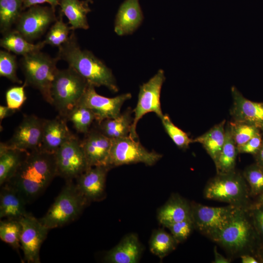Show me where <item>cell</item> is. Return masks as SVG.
Here are the masks:
<instances>
[{"label":"cell","mask_w":263,"mask_h":263,"mask_svg":"<svg viewBox=\"0 0 263 263\" xmlns=\"http://www.w3.org/2000/svg\"><path fill=\"white\" fill-rule=\"evenodd\" d=\"M23 11V0H0V31L2 34L11 30Z\"/></svg>","instance_id":"f546056e"},{"label":"cell","mask_w":263,"mask_h":263,"mask_svg":"<svg viewBox=\"0 0 263 263\" xmlns=\"http://www.w3.org/2000/svg\"><path fill=\"white\" fill-rule=\"evenodd\" d=\"M256 257L260 263H263V244H262L258 248L256 254Z\"/></svg>","instance_id":"681fc988"},{"label":"cell","mask_w":263,"mask_h":263,"mask_svg":"<svg viewBox=\"0 0 263 263\" xmlns=\"http://www.w3.org/2000/svg\"><path fill=\"white\" fill-rule=\"evenodd\" d=\"M66 119L59 116L44 121L40 149L55 154L57 150L74 134L67 125Z\"/></svg>","instance_id":"d6986e66"},{"label":"cell","mask_w":263,"mask_h":263,"mask_svg":"<svg viewBox=\"0 0 263 263\" xmlns=\"http://www.w3.org/2000/svg\"><path fill=\"white\" fill-rule=\"evenodd\" d=\"M58 58L37 51L22 56L20 66L24 76V83L38 90L45 101L52 104L51 89L58 70Z\"/></svg>","instance_id":"277c9868"},{"label":"cell","mask_w":263,"mask_h":263,"mask_svg":"<svg viewBox=\"0 0 263 263\" xmlns=\"http://www.w3.org/2000/svg\"><path fill=\"white\" fill-rule=\"evenodd\" d=\"M214 259V263H231L232 259L229 257H225L221 254L217 250L216 246L213 249Z\"/></svg>","instance_id":"ee69618b"},{"label":"cell","mask_w":263,"mask_h":263,"mask_svg":"<svg viewBox=\"0 0 263 263\" xmlns=\"http://www.w3.org/2000/svg\"><path fill=\"white\" fill-rule=\"evenodd\" d=\"M257 200L254 204H252L251 206L260 207H263V192L260 194L257 197Z\"/></svg>","instance_id":"c3c4849f"},{"label":"cell","mask_w":263,"mask_h":263,"mask_svg":"<svg viewBox=\"0 0 263 263\" xmlns=\"http://www.w3.org/2000/svg\"><path fill=\"white\" fill-rule=\"evenodd\" d=\"M21 225L20 248L25 262L40 263L39 251L50 230L30 213L19 219Z\"/></svg>","instance_id":"4fadbf2b"},{"label":"cell","mask_w":263,"mask_h":263,"mask_svg":"<svg viewBox=\"0 0 263 263\" xmlns=\"http://www.w3.org/2000/svg\"><path fill=\"white\" fill-rule=\"evenodd\" d=\"M51 6L34 5L23 11L16 30L30 42L39 38L57 18Z\"/></svg>","instance_id":"7c38bea8"},{"label":"cell","mask_w":263,"mask_h":263,"mask_svg":"<svg viewBox=\"0 0 263 263\" xmlns=\"http://www.w3.org/2000/svg\"><path fill=\"white\" fill-rule=\"evenodd\" d=\"M225 135L223 148L214 163L217 174L227 173L235 170L238 152L228 123L225 128Z\"/></svg>","instance_id":"f1b7e54d"},{"label":"cell","mask_w":263,"mask_h":263,"mask_svg":"<svg viewBox=\"0 0 263 263\" xmlns=\"http://www.w3.org/2000/svg\"><path fill=\"white\" fill-rule=\"evenodd\" d=\"M242 263H260L257 257L251 254H244L240 257Z\"/></svg>","instance_id":"bcb514c9"},{"label":"cell","mask_w":263,"mask_h":263,"mask_svg":"<svg viewBox=\"0 0 263 263\" xmlns=\"http://www.w3.org/2000/svg\"><path fill=\"white\" fill-rule=\"evenodd\" d=\"M231 259L244 254L256 257L261 242L249 208L240 207L214 242Z\"/></svg>","instance_id":"3957f363"},{"label":"cell","mask_w":263,"mask_h":263,"mask_svg":"<svg viewBox=\"0 0 263 263\" xmlns=\"http://www.w3.org/2000/svg\"><path fill=\"white\" fill-rule=\"evenodd\" d=\"M178 244L171 233L161 228L153 231L149 241L150 251L161 259L173 251Z\"/></svg>","instance_id":"4dcf8cb0"},{"label":"cell","mask_w":263,"mask_h":263,"mask_svg":"<svg viewBox=\"0 0 263 263\" xmlns=\"http://www.w3.org/2000/svg\"><path fill=\"white\" fill-rule=\"evenodd\" d=\"M27 152L12 148L6 142L0 143V185L7 183L14 176Z\"/></svg>","instance_id":"cb8c5ba5"},{"label":"cell","mask_w":263,"mask_h":263,"mask_svg":"<svg viewBox=\"0 0 263 263\" xmlns=\"http://www.w3.org/2000/svg\"><path fill=\"white\" fill-rule=\"evenodd\" d=\"M224 120L215 125L202 135L192 139L193 143H199L204 148L215 163L222 150L225 140Z\"/></svg>","instance_id":"4316f807"},{"label":"cell","mask_w":263,"mask_h":263,"mask_svg":"<svg viewBox=\"0 0 263 263\" xmlns=\"http://www.w3.org/2000/svg\"><path fill=\"white\" fill-rule=\"evenodd\" d=\"M178 244L186 241L193 229L194 224L192 218L176 222L167 227Z\"/></svg>","instance_id":"f35d334b"},{"label":"cell","mask_w":263,"mask_h":263,"mask_svg":"<svg viewBox=\"0 0 263 263\" xmlns=\"http://www.w3.org/2000/svg\"><path fill=\"white\" fill-rule=\"evenodd\" d=\"M56 176L55 154L38 149L26 152L16 173L6 184L13 187L27 204L39 196Z\"/></svg>","instance_id":"6da1fadb"},{"label":"cell","mask_w":263,"mask_h":263,"mask_svg":"<svg viewBox=\"0 0 263 263\" xmlns=\"http://www.w3.org/2000/svg\"><path fill=\"white\" fill-rule=\"evenodd\" d=\"M21 225L19 220L6 219L0 221V238L14 248L20 247Z\"/></svg>","instance_id":"836d02e7"},{"label":"cell","mask_w":263,"mask_h":263,"mask_svg":"<svg viewBox=\"0 0 263 263\" xmlns=\"http://www.w3.org/2000/svg\"><path fill=\"white\" fill-rule=\"evenodd\" d=\"M86 0H60L61 13L68 19L72 30L89 29L87 15L91 10Z\"/></svg>","instance_id":"d4e9b609"},{"label":"cell","mask_w":263,"mask_h":263,"mask_svg":"<svg viewBox=\"0 0 263 263\" xmlns=\"http://www.w3.org/2000/svg\"><path fill=\"white\" fill-rule=\"evenodd\" d=\"M56 56L66 61L88 84L95 87L104 86L113 92L118 91L111 69L92 52L80 48L74 30L71 31L68 40L58 48Z\"/></svg>","instance_id":"7a4b0ae2"},{"label":"cell","mask_w":263,"mask_h":263,"mask_svg":"<svg viewBox=\"0 0 263 263\" xmlns=\"http://www.w3.org/2000/svg\"><path fill=\"white\" fill-rule=\"evenodd\" d=\"M110 169L106 166L90 167L76 179L77 188L89 203L105 198L106 177Z\"/></svg>","instance_id":"2e32d148"},{"label":"cell","mask_w":263,"mask_h":263,"mask_svg":"<svg viewBox=\"0 0 263 263\" xmlns=\"http://www.w3.org/2000/svg\"><path fill=\"white\" fill-rule=\"evenodd\" d=\"M143 19L139 0H125L115 16L114 32L118 36L131 34L138 28Z\"/></svg>","instance_id":"44dd1931"},{"label":"cell","mask_w":263,"mask_h":263,"mask_svg":"<svg viewBox=\"0 0 263 263\" xmlns=\"http://www.w3.org/2000/svg\"><path fill=\"white\" fill-rule=\"evenodd\" d=\"M0 193V218L19 220L29 212L25 209L26 203L18 192L10 185L1 186Z\"/></svg>","instance_id":"603a6c76"},{"label":"cell","mask_w":263,"mask_h":263,"mask_svg":"<svg viewBox=\"0 0 263 263\" xmlns=\"http://www.w3.org/2000/svg\"><path fill=\"white\" fill-rule=\"evenodd\" d=\"M157 219L167 227L173 223L191 218V203L178 194H172L157 211Z\"/></svg>","instance_id":"7402d4cb"},{"label":"cell","mask_w":263,"mask_h":263,"mask_svg":"<svg viewBox=\"0 0 263 263\" xmlns=\"http://www.w3.org/2000/svg\"><path fill=\"white\" fill-rule=\"evenodd\" d=\"M231 94L230 114L233 120L250 124L263 132V103L246 98L234 86L231 88Z\"/></svg>","instance_id":"e0dca14e"},{"label":"cell","mask_w":263,"mask_h":263,"mask_svg":"<svg viewBox=\"0 0 263 263\" xmlns=\"http://www.w3.org/2000/svg\"><path fill=\"white\" fill-rule=\"evenodd\" d=\"M237 147L242 145L261 132L253 126L244 122L233 121L228 123Z\"/></svg>","instance_id":"74e56055"},{"label":"cell","mask_w":263,"mask_h":263,"mask_svg":"<svg viewBox=\"0 0 263 263\" xmlns=\"http://www.w3.org/2000/svg\"><path fill=\"white\" fill-rule=\"evenodd\" d=\"M45 120L34 114L24 115L6 143L25 152L40 149Z\"/></svg>","instance_id":"9a60e30c"},{"label":"cell","mask_w":263,"mask_h":263,"mask_svg":"<svg viewBox=\"0 0 263 263\" xmlns=\"http://www.w3.org/2000/svg\"><path fill=\"white\" fill-rule=\"evenodd\" d=\"M88 3H92L93 0H86Z\"/></svg>","instance_id":"f907efd6"},{"label":"cell","mask_w":263,"mask_h":263,"mask_svg":"<svg viewBox=\"0 0 263 263\" xmlns=\"http://www.w3.org/2000/svg\"><path fill=\"white\" fill-rule=\"evenodd\" d=\"M255 227L263 244V207L250 206L249 208Z\"/></svg>","instance_id":"b9f144b4"},{"label":"cell","mask_w":263,"mask_h":263,"mask_svg":"<svg viewBox=\"0 0 263 263\" xmlns=\"http://www.w3.org/2000/svg\"><path fill=\"white\" fill-rule=\"evenodd\" d=\"M44 3H48L54 9L59 5L60 0H23V10L34 5H40Z\"/></svg>","instance_id":"7bdbcfd3"},{"label":"cell","mask_w":263,"mask_h":263,"mask_svg":"<svg viewBox=\"0 0 263 263\" xmlns=\"http://www.w3.org/2000/svg\"><path fill=\"white\" fill-rule=\"evenodd\" d=\"M16 111L9 108L7 105L0 106V121H1L6 117L13 115Z\"/></svg>","instance_id":"f6af8a7d"},{"label":"cell","mask_w":263,"mask_h":263,"mask_svg":"<svg viewBox=\"0 0 263 263\" xmlns=\"http://www.w3.org/2000/svg\"><path fill=\"white\" fill-rule=\"evenodd\" d=\"M88 84L73 68L58 69L52 84L51 94L52 105L60 116L65 118L79 103Z\"/></svg>","instance_id":"52a82bcc"},{"label":"cell","mask_w":263,"mask_h":263,"mask_svg":"<svg viewBox=\"0 0 263 263\" xmlns=\"http://www.w3.org/2000/svg\"><path fill=\"white\" fill-rule=\"evenodd\" d=\"M204 196L208 200L225 202L228 205L249 208V189L243 175L234 170L217 174L206 184Z\"/></svg>","instance_id":"5b68a950"},{"label":"cell","mask_w":263,"mask_h":263,"mask_svg":"<svg viewBox=\"0 0 263 263\" xmlns=\"http://www.w3.org/2000/svg\"><path fill=\"white\" fill-rule=\"evenodd\" d=\"M127 111L118 116L105 119L98 123L99 131L111 139H115L130 135L133 117Z\"/></svg>","instance_id":"83f0119b"},{"label":"cell","mask_w":263,"mask_h":263,"mask_svg":"<svg viewBox=\"0 0 263 263\" xmlns=\"http://www.w3.org/2000/svg\"><path fill=\"white\" fill-rule=\"evenodd\" d=\"M89 203L73 180L66 181L54 203L39 220L50 230L61 227L77 218Z\"/></svg>","instance_id":"8992f818"},{"label":"cell","mask_w":263,"mask_h":263,"mask_svg":"<svg viewBox=\"0 0 263 263\" xmlns=\"http://www.w3.org/2000/svg\"><path fill=\"white\" fill-rule=\"evenodd\" d=\"M160 119L166 132L179 149L186 150L192 143V139L185 132L175 126L167 114H164Z\"/></svg>","instance_id":"d590c367"},{"label":"cell","mask_w":263,"mask_h":263,"mask_svg":"<svg viewBox=\"0 0 263 263\" xmlns=\"http://www.w3.org/2000/svg\"><path fill=\"white\" fill-rule=\"evenodd\" d=\"M194 228L214 242L240 207L228 205L213 207L191 202Z\"/></svg>","instance_id":"ba28073f"},{"label":"cell","mask_w":263,"mask_h":263,"mask_svg":"<svg viewBox=\"0 0 263 263\" xmlns=\"http://www.w3.org/2000/svg\"><path fill=\"white\" fill-rule=\"evenodd\" d=\"M166 79L165 73L160 69L147 82L140 86L137 102L133 110L134 117L130 136L136 139V126L140 119L146 114L153 113L160 118L164 115L161 107L160 94Z\"/></svg>","instance_id":"30bf717a"},{"label":"cell","mask_w":263,"mask_h":263,"mask_svg":"<svg viewBox=\"0 0 263 263\" xmlns=\"http://www.w3.org/2000/svg\"><path fill=\"white\" fill-rule=\"evenodd\" d=\"M62 17L63 15L60 13L58 18L50 28L43 41L45 45L59 48L69 39L72 30L70 26L63 21Z\"/></svg>","instance_id":"d6a6232c"},{"label":"cell","mask_w":263,"mask_h":263,"mask_svg":"<svg viewBox=\"0 0 263 263\" xmlns=\"http://www.w3.org/2000/svg\"><path fill=\"white\" fill-rule=\"evenodd\" d=\"M263 141L261 132L245 143L237 147L238 153H249L255 155L260 149Z\"/></svg>","instance_id":"60d3db41"},{"label":"cell","mask_w":263,"mask_h":263,"mask_svg":"<svg viewBox=\"0 0 263 263\" xmlns=\"http://www.w3.org/2000/svg\"><path fill=\"white\" fill-rule=\"evenodd\" d=\"M0 40V46L6 51L22 56L41 51L45 45L43 41L34 44L27 40L16 29L4 33Z\"/></svg>","instance_id":"484cf974"},{"label":"cell","mask_w":263,"mask_h":263,"mask_svg":"<svg viewBox=\"0 0 263 263\" xmlns=\"http://www.w3.org/2000/svg\"><path fill=\"white\" fill-rule=\"evenodd\" d=\"M132 98L130 93H126L114 97H107L97 93L95 87L88 84L79 103L92 111L98 123L109 118L118 116L123 104Z\"/></svg>","instance_id":"5bb4252c"},{"label":"cell","mask_w":263,"mask_h":263,"mask_svg":"<svg viewBox=\"0 0 263 263\" xmlns=\"http://www.w3.org/2000/svg\"><path fill=\"white\" fill-rule=\"evenodd\" d=\"M254 156L255 158L256 163L263 167V141L260 149Z\"/></svg>","instance_id":"7dc6e473"},{"label":"cell","mask_w":263,"mask_h":263,"mask_svg":"<svg viewBox=\"0 0 263 263\" xmlns=\"http://www.w3.org/2000/svg\"><path fill=\"white\" fill-rule=\"evenodd\" d=\"M243 175L248 185L250 195L257 197L263 192V167L257 163L249 165Z\"/></svg>","instance_id":"e575fe53"},{"label":"cell","mask_w":263,"mask_h":263,"mask_svg":"<svg viewBox=\"0 0 263 263\" xmlns=\"http://www.w3.org/2000/svg\"><path fill=\"white\" fill-rule=\"evenodd\" d=\"M71 121L75 130L80 133L87 134L95 116L91 110L78 103L67 115L66 118Z\"/></svg>","instance_id":"1f68e13d"},{"label":"cell","mask_w":263,"mask_h":263,"mask_svg":"<svg viewBox=\"0 0 263 263\" xmlns=\"http://www.w3.org/2000/svg\"><path fill=\"white\" fill-rule=\"evenodd\" d=\"M55 157L57 176L66 181L76 179L89 168L81 141L75 135L57 150Z\"/></svg>","instance_id":"8fae6325"},{"label":"cell","mask_w":263,"mask_h":263,"mask_svg":"<svg viewBox=\"0 0 263 263\" xmlns=\"http://www.w3.org/2000/svg\"><path fill=\"white\" fill-rule=\"evenodd\" d=\"M81 142L89 168L107 166L112 144V139L99 130H90Z\"/></svg>","instance_id":"ac0fdd59"},{"label":"cell","mask_w":263,"mask_h":263,"mask_svg":"<svg viewBox=\"0 0 263 263\" xmlns=\"http://www.w3.org/2000/svg\"><path fill=\"white\" fill-rule=\"evenodd\" d=\"M18 63L15 55L7 51H0V75L11 82L21 84L17 74Z\"/></svg>","instance_id":"8d00e7d4"},{"label":"cell","mask_w":263,"mask_h":263,"mask_svg":"<svg viewBox=\"0 0 263 263\" xmlns=\"http://www.w3.org/2000/svg\"><path fill=\"white\" fill-rule=\"evenodd\" d=\"M27 85L24 83L21 86L9 88L5 93L7 106L15 111L21 108L27 99L24 88Z\"/></svg>","instance_id":"ab89813d"},{"label":"cell","mask_w":263,"mask_h":263,"mask_svg":"<svg viewBox=\"0 0 263 263\" xmlns=\"http://www.w3.org/2000/svg\"><path fill=\"white\" fill-rule=\"evenodd\" d=\"M112 144L107 166L110 169L124 165L143 163L151 166L161 159L163 155L149 151L136 139L130 135L112 139Z\"/></svg>","instance_id":"9c48e42d"},{"label":"cell","mask_w":263,"mask_h":263,"mask_svg":"<svg viewBox=\"0 0 263 263\" xmlns=\"http://www.w3.org/2000/svg\"><path fill=\"white\" fill-rule=\"evenodd\" d=\"M143 249L136 234L125 235L113 248L107 252L103 261L108 263H136Z\"/></svg>","instance_id":"ffe728a7"}]
</instances>
